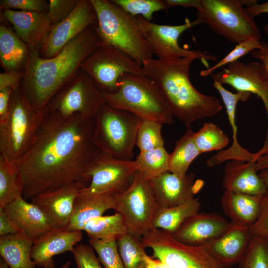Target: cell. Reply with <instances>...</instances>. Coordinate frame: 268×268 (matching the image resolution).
Masks as SVG:
<instances>
[{
  "instance_id": "obj_12",
  "label": "cell",
  "mask_w": 268,
  "mask_h": 268,
  "mask_svg": "<svg viewBox=\"0 0 268 268\" xmlns=\"http://www.w3.org/2000/svg\"><path fill=\"white\" fill-rule=\"evenodd\" d=\"M104 103L102 92L92 79L80 70L52 98L45 112L55 113L64 117L80 114L91 119L95 117Z\"/></svg>"
},
{
  "instance_id": "obj_22",
  "label": "cell",
  "mask_w": 268,
  "mask_h": 268,
  "mask_svg": "<svg viewBox=\"0 0 268 268\" xmlns=\"http://www.w3.org/2000/svg\"><path fill=\"white\" fill-rule=\"evenodd\" d=\"M2 17L12 25L15 33L30 51H40L53 27L47 12L5 10Z\"/></svg>"
},
{
  "instance_id": "obj_13",
  "label": "cell",
  "mask_w": 268,
  "mask_h": 268,
  "mask_svg": "<svg viewBox=\"0 0 268 268\" xmlns=\"http://www.w3.org/2000/svg\"><path fill=\"white\" fill-rule=\"evenodd\" d=\"M145 38L153 55L157 58H172L194 57L200 59L208 68V61H216L217 57L207 52L183 49L179 44L180 36L186 30L196 25L205 23L204 21L197 18L193 21L188 18L185 23L177 25L156 24L137 16Z\"/></svg>"
},
{
  "instance_id": "obj_2",
  "label": "cell",
  "mask_w": 268,
  "mask_h": 268,
  "mask_svg": "<svg viewBox=\"0 0 268 268\" xmlns=\"http://www.w3.org/2000/svg\"><path fill=\"white\" fill-rule=\"evenodd\" d=\"M96 26H90L51 58L28 50L20 89L38 114L44 116L52 98L80 70L82 62L102 43Z\"/></svg>"
},
{
  "instance_id": "obj_1",
  "label": "cell",
  "mask_w": 268,
  "mask_h": 268,
  "mask_svg": "<svg viewBox=\"0 0 268 268\" xmlns=\"http://www.w3.org/2000/svg\"><path fill=\"white\" fill-rule=\"evenodd\" d=\"M95 118L46 112L30 147L17 163L26 200L74 182L90 184L87 173L102 154L94 140Z\"/></svg>"
},
{
  "instance_id": "obj_33",
  "label": "cell",
  "mask_w": 268,
  "mask_h": 268,
  "mask_svg": "<svg viewBox=\"0 0 268 268\" xmlns=\"http://www.w3.org/2000/svg\"><path fill=\"white\" fill-rule=\"evenodd\" d=\"M23 182L17 166L0 154V206L23 197Z\"/></svg>"
},
{
  "instance_id": "obj_52",
  "label": "cell",
  "mask_w": 268,
  "mask_h": 268,
  "mask_svg": "<svg viewBox=\"0 0 268 268\" xmlns=\"http://www.w3.org/2000/svg\"><path fill=\"white\" fill-rule=\"evenodd\" d=\"M264 145L265 146V151L256 162L255 168L257 172L268 169V136H266Z\"/></svg>"
},
{
  "instance_id": "obj_41",
  "label": "cell",
  "mask_w": 268,
  "mask_h": 268,
  "mask_svg": "<svg viewBox=\"0 0 268 268\" xmlns=\"http://www.w3.org/2000/svg\"><path fill=\"white\" fill-rule=\"evenodd\" d=\"M261 46V41L256 39H250L238 43L235 48L224 58L216 64L201 71L200 75L206 76L211 74L215 70L225 65H228L238 60L250 52L259 49Z\"/></svg>"
},
{
  "instance_id": "obj_3",
  "label": "cell",
  "mask_w": 268,
  "mask_h": 268,
  "mask_svg": "<svg viewBox=\"0 0 268 268\" xmlns=\"http://www.w3.org/2000/svg\"><path fill=\"white\" fill-rule=\"evenodd\" d=\"M194 57L152 58L142 64L143 72L156 84L173 116L187 129L196 121L213 117L223 107L215 96L197 90L190 79Z\"/></svg>"
},
{
  "instance_id": "obj_16",
  "label": "cell",
  "mask_w": 268,
  "mask_h": 268,
  "mask_svg": "<svg viewBox=\"0 0 268 268\" xmlns=\"http://www.w3.org/2000/svg\"><path fill=\"white\" fill-rule=\"evenodd\" d=\"M212 77L222 85H229L237 92L253 93L261 99L268 117V75L262 64L258 62L245 64L238 60L228 64Z\"/></svg>"
},
{
  "instance_id": "obj_4",
  "label": "cell",
  "mask_w": 268,
  "mask_h": 268,
  "mask_svg": "<svg viewBox=\"0 0 268 268\" xmlns=\"http://www.w3.org/2000/svg\"><path fill=\"white\" fill-rule=\"evenodd\" d=\"M98 23L96 30L102 43L125 52L138 64L153 58L138 18L108 0H90Z\"/></svg>"
},
{
  "instance_id": "obj_21",
  "label": "cell",
  "mask_w": 268,
  "mask_h": 268,
  "mask_svg": "<svg viewBox=\"0 0 268 268\" xmlns=\"http://www.w3.org/2000/svg\"><path fill=\"white\" fill-rule=\"evenodd\" d=\"M149 180L158 204L161 207L185 202L194 197L202 186V182L195 180L193 173L180 177L167 171Z\"/></svg>"
},
{
  "instance_id": "obj_54",
  "label": "cell",
  "mask_w": 268,
  "mask_h": 268,
  "mask_svg": "<svg viewBox=\"0 0 268 268\" xmlns=\"http://www.w3.org/2000/svg\"><path fill=\"white\" fill-rule=\"evenodd\" d=\"M259 175L264 182L267 191L268 192V169L261 171Z\"/></svg>"
},
{
  "instance_id": "obj_7",
  "label": "cell",
  "mask_w": 268,
  "mask_h": 268,
  "mask_svg": "<svg viewBox=\"0 0 268 268\" xmlns=\"http://www.w3.org/2000/svg\"><path fill=\"white\" fill-rule=\"evenodd\" d=\"M43 116L35 112L20 88L13 90L7 116L0 124V154L16 165L33 143Z\"/></svg>"
},
{
  "instance_id": "obj_43",
  "label": "cell",
  "mask_w": 268,
  "mask_h": 268,
  "mask_svg": "<svg viewBox=\"0 0 268 268\" xmlns=\"http://www.w3.org/2000/svg\"><path fill=\"white\" fill-rule=\"evenodd\" d=\"M79 0H50L48 15L54 26L67 17L75 9Z\"/></svg>"
},
{
  "instance_id": "obj_15",
  "label": "cell",
  "mask_w": 268,
  "mask_h": 268,
  "mask_svg": "<svg viewBox=\"0 0 268 268\" xmlns=\"http://www.w3.org/2000/svg\"><path fill=\"white\" fill-rule=\"evenodd\" d=\"M97 16L90 0H79L73 11L53 26L43 43L39 54L43 58L58 55L71 40L90 26H97Z\"/></svg>"
},
{
  "instance_id": "obj_34",
  "label": "cell",
  "mask_w": 268,
  "mask_h": 268,
  "mask_svg": "<svg viewBox=\"0 0 268 268\" xmlns=\"http://www.w3.org/2000/svg\"><path fill=\"white\" fill-rule=\"evenodd\" d=\"M169 155L164 147L140 152L135 160L137 171L148 179L168 171Z\"/></svg>"
},
{
  "instance_id": "obj_39",
  "label": "cell",
  "mask_w": 268,
  "mask_h": 268,
  "mask_svg": "<svg viewBox=\"0 0 268 268\" xmlns=\"http://www.w3.org/2000/svg\"><path fill=\"white\" fill-rule=\"evenodd\" d=\"M238 268H268V243L253 236L249 248Z\"/></svg>"
},
{
  "instance_id": "obj_32",
  "label": "cell",
  "mask_w": 268,
  "mask_h": 268,
  "mask_svg": "<svg viewBox=\"0 0 268 268\" xmlns=\"http://www.w3.org/2000/svg\"><path fill=\"white\" fill-rule=\"evenodd\" d=\"M195 133L191 128L187 129L176 141L173 151L169 155V172L185 176L192 162L201 154L195 142Z\"/></svg>"
},
{
  "instance_id": "obj_24",
  "label": "cell",
  "mask_w": 268,
  "mask_h": 268,
  "mask_svg": "<svg viewBox=\"0 0 268 268\" xmlns=\"http://www.w3.org/2000/svg\"><path fill=\"white\" fill-rule=\"evenodd\" d=\"M256 162L232 160L228 162L222 181L225 191L254 196L265 195L266 187L256 170Z\"/></svg>"
},
{
  "instance_id": "obj_11",
  "label": "cell",
  "mask_w": 268,
  "mask_h": 268,
  "mask_svg": "<svg viewBox=\"0 0 268 268\" xmlns=\"http://www.w3.org/2000/svg\"><path fill=\"white\" fill-rule=\"evenodd\" d=\"M141 241L145 248L152 250L153 258L175 268H224L202 246L182 243L163 230H150Z\"/></svg>"
},
{
  "instance_id": "obj_25",
  "label": "cell",
  "mask_w": 268,
  "mask_h": 268,
  "mask_svg": "<svg viewBox=\"0 0 268 268\" xmlns=\"http://www.w3.org/2000/svg\"><path fill=\"white\" fill-rule=\"evenodd\" d=\"M18 228L34 241L53 229L42 211L36 205L21 197L3 207Z\"/></svg>"
},
{
  "instance_id": "obj_37",
  "label": "cell",
  "mask_w": 268,
  "mask_h": 268,
  "mask_svg": "<svg viewBox=\"0 0 268 268\" xmlns=\"http://www.w3.org/2000/svg\"><path fill=\"white\" fill-rule=\"evenodd\" d=\"M162 124L152 120H141L136 139L140 152L164 147L161 134Z\"/></svg>"
},
{
  "instance_id": "obj_48",
  "label": "cell",
  "mask_w": 268,
  "mask_h": 268,
  "mask_svg": "<svg viewBox=\"0 0 268 268\" xmlns=\"http://www.w3.org/2000/svg\"><path fill=\"white\" fill-rule=\"evenodd\" d=\"M264 31L268 38V41H261V47L251 52L253 58L258 60L263 66L268 75V24L265 25Z\"/></svg>"
},
{
  "instance_id": "obj_17",
  "label": "cell",
  "mask_w": 268,
  "mask_h": 268,
  "mask_svg": "<svg viewBox=\"0 0 268 268\" xmlns=\"http://www.w3.org/2000/svg\"><path fill=\"white\" fill-rule=\"evenodd\" d=\"M88 185L84 182H71L37 195L30 200V202L39 208L53 229L66 230L76 197L81 189Z\"/></svg>"
},
{
  "instance_id": "obj_42",
  "label": "cell",
  "mask_w": 268,
  "mask_h": 268,
  "mask_svg": "<svg viewBox=\"0 0 268 268\" xmlns=\"http://www.w3.org/2000/svg\"><path fill=\"white\" fill-rule=\"evenodd\" d=\"M1 10H13L24 12H45L49 8V1L45 0H1Z\"/></svg>"
},
{
  "instance_id": "obj_6",
  "label": "cell",
  "mask_w": 268,
  "mask_h": 268,
  "mask_svg": "<svg viewBox=\"0 0 268 268\" xmlns=\"http://www.w3.org/2000/svg\"><path fill=\"white\" fill-rule=\"evenodd\" d=\"M141 121L130 112L104 103L95 117V143L105 155L131 160Z\"/></svg>"
},
{
  "instance_id": "obj_47",
  "label": "cell",
  "mask_w": 268,
  "mask_h": 268,
  "mask_svg": "<svg viewBox=\"0 0 268 268\" xmlns=\"http://www.w3.org/2000/svg\"><path fill=\"white\" fill-rule=\"evenodd\" d=\"M22 232L0 206V237Z\"/></svg>"
},
{
  "instance_id": "obj_5",
  "label": "cell",
  "mask_w": 268,
  "mask_h": 268,
  "mask_svg": "<svg viewBox=\"0 0 268 268\" xmlns=\"http://www.w3.org/2000/svg\"><path fill=\"white\" fill-rule=\"evenodd\" d=\"M102 93L105 103L130 112L141 120L162 124L174 122L164 96L155 82L146 75L125 73L119 80L116 92Z\"/></svg>"
},
{
  "instance_id": "obj_45",
  "label": "cell",
  "mask_w": 268,
  "mask_h": 268,
  "mask_svg": "<svg viewBox=\"0 0 268 268\" xmlns=\"http://www.w3.org/2000/svg\"><path fill=\"white\" fill-rule=\"evenodd\" d=\"M252 236L260 237L268 243V192L264 196L260 215L250 226Z\"/></svg>"
},
{
  "instance_id": "obj_10",
  "label": "cell",
  "mask_w": 268,
  "mask_h": 268,
  "mask_svg": "<svg viewBox=\"0 0 268 268\" xmlns=\"http://www.w3.org/2000/svg\"><path fill=\"white\" fill-rule=\"evenodd\" d=\"M80 70L87 74L102 92L113 93L125 73L144 74L142 66L125 52L101 43L81 64Z\"/></svg>"
},
{
  "instance_id": "obj_49",
  "label": "cell",
  "mask_w": 268,
  "mask_h": 268,
  "mask_svg": "<svg viewBox=\"0 0 268 268\" xmlns=\"http://www.w3.org/2000/svg\"><path fill=\"white\" fill-rule=\"evenodd\" d=\"M13 90L12 88L0 90V124L3 123L7 116L10 97Z\"/></svg>"
},
{
  "instance_id": "obj_23",
  "label": "cell",
  "mask_w": 268,
  "mask_h": 268,
  "mask_svg": "<svg viewBox=\"0 0 268 268\" xmlns=\"http://www.w3.org/2000/svg\"><path fill=\"white\" fill-rule=\"evenodd\" d=\"M82 231L53 230L34 241L31 256L36 267L54 268L53 257L72 252L83 238Z\"/></svg>"
},
{
  "instance_id": "obj_38",
  "label": "cell",
  "mask_w": 268,
  "mask_h": 268,
  "mask_svg": "<svg viewBox=\"0 0 268 268\" xmlns=\"http://www.w3.org/2000/svg\"><path fill=\"white\" fill-rule=\"evenodd\" d=\"M134 16L151 21L155 12L168 9L164 0H110Z\"/></svg>"
},
{
  "instance_id": "obj_8",
  "label": "cell",
  "mask_w": 268,
  "mask_h": 268,
  "mask_svg": "<svg viewBox=\"0 0 268 268\" xmlns=\"http://www.w3.org/2000/svg\"><path fill=\"white\" fill-rule=\"evenodd\" d=\"M197 16L216 34L235 43L250 39L260 40L261 33L254 18L243 5L245 0H201Z\"/></svg>"
},
{
  "instance_id": "obj_19",
  "label": "cell",
  "mask_w": 268,
  "mask_h": 268,
  "mask_svg": "<svg viewBox=\"0 0 268 268\" xmlns=\"http://www.w3.org/2000/svg\"><path fill=\"white\" fill-rule=\"evenodd\" d=\"M230 226L231 222L217 213L199 212L187 219L171 235L187 245L203 246L220 237Z\"/></svg>"
},
{
  "instance_id": "obj_40",
  "label": "cell",
  "mask_w": 268,
  "mask_h": 268,
  "mask_svg": "<svg viewBox=\"0 0 268 268\" xmlns=\"http://www.w3.org/2000/svg\"><path fill=\"white\" fill-rule=\"evenodd\" d=\"M104 268H125L120 256L117 241L89 240Z\"/></svg>"
},
{
  "instance_id": "obj_18",
  "label": "cell",
  "mask_w": 268,
  "mask_h": 268,
  "mask_svg": "<svg viewBox=\"0 0 268 268\" xmlns=\"http://www.w3.org/2000/svg\"><path fill=\"white\" fill-rule=\"evenodd\" d=\"M213 86L218 91L226 108L228 120L232 130V143L227 149L219 151L206 161V165L212 167L227 160H237L244 162L256 161L265 151L262 148L257 153H252L243 148L239 143L237 138L238 128L236 124V108L239 101H246L251 93L237 92L233 93L225 89L222 85L214 80Z\"/></svg>"
},
{
  "instance_id": "obj_14",
  "label": "cell",
  "mask_w": 268,
  "mask_h": 268,
  "mask_svg": "<svg viewBox=\"0 0 268 268\" xmlns=\"http://www.w3.org/2000/svg\"><path fill=\"white\" fill-rule=\"evenodd\" d=\"M137 171L135 160H123L102 154L88 170L89 192L94 194L121 193L131 185Z\"/></svg>"
},
{
  "instance_id": "obj_27",
  "label": "cell",
  "mask_w": 268,
  "mask_h": 268,
  "mask_svg": "<svg viewBox=\"0 0 268 268\" xmlns=\"http://www.w3.org/2000/svg\"><path fill=\"white\" fill-rule=\"evenodd\" d=\"M264 195L254 196L225 191L221 198L222 207L231 222L251 226L260 215Z\"/></svg>"
},
{
  "instance_id": "obj_31",
  "label": "cell",
  "mask_w": 268,
  "mask_h": 268,
  "mask_svg": "<svg viewBox=\"0 0 268 268\" xmlns=\"http://www.w3.org/2000/svg\"><path fill=\"white\" fill-rule=\"evenodd\" d=\"M90 239L118 241L128 234L122 215L116 212L111 215L96 217L89 220L82 230Z\"/></svg>"
},
{
  "instance_id": "obj_26",
  "label": "cell",
  "mask_w": 268,
  "mask_h": 268,
  "mask_svg": "<svg viewBox=\"0 0 268 268\" xmlns=\"http://www.w3.org/2000/svg\"><path fill=\"white\" fill-rule=\"evenodd\" d=\"M115 208L114 195L92 193L85 187L75 198L72 213L66 230L82 231L91 219L103 215L105 211L115 210Z\"/></svg>"
},
{
  "instance_id": "obj_55",
  "label": "cell",
  "mask_w": 268,
  "mask_h": 268,
  "mask_svg": "<svg viewBox=\"0 0 268 268\" xmlns=\"http://www.w3.org/2000/svg\"><path fill=\"white\" fill-rule=\"evenodd\" d=\"M0 268H9L7 264L1 258L0 259Z\"/></svg>"
},
{
  "instance_id": "obj_28",
  "label": "cell",
  "mask_w": 268,
  "mask_h": 268,
  "mask_svg": "<svg viewBox=\"0 0 268 268\" xmlns=\"http://www.w3.org/2000/svg\"><path fill=\"white\" fill-rule=\"evenodd\" d=\"M28 48L14 31L4 23L0 24V61L4 71L24 69Z\"/></svg>"
},
{
  "instance_id": "obj_35",
  "label": "cell",
  "mask_w": 268,
  "mask_h": 268,
  "mask_svg": "<svg viewBox=\"0 0 268 268\" xmlns=\"http://www.w3.org/2000/svg\"><path fill=\"white\" fill-rule=\"evenodd\" d=\"M117 244L125 268H147L148 255L141 239L128 234L119 239Z\"/></svg>"
},
{
  "instance_id": "obj_46",
  "label": "cell",
  "mask_w": 268,
  "mask_h": 268,
  "mask_svg": "<svg viewBox=\"0 0 268 268\" xmlns=\"http://www.w3.org/2000/svg\"><path fill=\"white\" fill-rule=\"evenodd\" d=\"M24 74V69L0 72V90L6 88L19 89Z\"/></svg>"
},
{
  "instance_id": "obj_44",
  "label": "cell",
  "mask_w": 268,
  "mask_h": 268,
  "mask_svg": "<svg viewBox=\"0 0 268 268\" xmlns=\"http://www.w3.org/2000/svg\"><path fill=\"white\" fill-rule=\"evenodd\" d=\"M90 245L80 243L74 248L71 252L77 268H103Z\"/></svg>"
},
{
  "instance_id": "obj_20",
  "label": "cell",
  "mask_w": 268,
  "mask_h": 268,
  "mask_svg": "<svg viewBox=\"0 0 268 268\" xmlns=\"http://www.w3.org/2000/svg\"><path fill=\"white\" fill-rule=\"evenodd\" d=\"M252 236L250 226L231 222L230 228L224 233L202 247L224 268H229L242 260Z\"/></svg>"
},
{
  "instance_id": "obj_29",
  "label": "cell",
  "mask_w": 268,
  "mask_h": 268,
  "mask_svg": "<svg viewBox=\"0 0 268 268\" xmlns=\"http://www.w3.org/2000/svg\"><path fill=\"white\" fill-rule=\"evenodd\" d=\"M34 240L23 232L0 237V255L9 268H36L31 256Z\"/></svg>"
},
{
  "instance_id": "obj_56",
  "label": "cell",
  "mask_w": 268,
  "mask_h": 268,
  "mask_svg": "<svg viewBox=\"0 0 268 268\" xmlns=\"http://www.w3.org/2000/svg\"><path fill=\"white\" fill-rule=\"evenodd\" d=\"M71 262L69 261L66 262L65 264H64L61 267H60L59 268H69L70 266Z\"/></svg>"
},
{
  "instance_id": "obj_30",
  "label": "cell",
  "mask_w": 268,
  "mask_h": 268,
  "mask_svg": "<svg viewBox=\"0 0 268 268\" xmlns=\"http://www.w3.org/2000/svg\"><path fill=\"white\" fill-rule=\"evenodd\" d=\"M200 206V201L194 197L177 206L159 207L152 219V229L163 230L172 234L187 219L198 213Z\"/></svg>"
},
{
  "instance_id": "obj_51",
  "label": "cell",
  "mask_w": 268,
  "mask_h": 268,
  "mask_svg": "<svg viewBox=\"0 0 268 268\" xmlns=\"http://www.w3.org/2000/svg\"><path fill=\"white\" fill-rule=\"evenodd\" d=\"M244 8L249 15L254 18L261 14L268 13V1L262 3H258L257 2Z\"/></svg>"
},
{
  "instance_id": "obj_50",
  "label": "cell",
  "mask_w": 268,
  "mask_h": 268,
  "mask_svg": "<svg viewBox=\"0 0 268 268\" xmlns=\"http://www.w3.org/2000/svg\"><path fill=\"white\" fill-rule=\"evenodd\" d=\"M168 8L175 6L191 7L201 11V0H164Z\"/></svg>"
},
{
  "instance_id": "obj_9",
  "label": "cell",
  "mask_w": 268,
  "mask_h": 268,
  "mask_svg": "<svg viewBox=\"0 0 268 268\" xmlns=\"http://www.w3.org/2000/svg\"><path fill=\"white\" fill-rule=\"evenodd\" d=\"M114 196L115 210L123 216L128 234L141 239L152 229V219L159 207L149 179L137 171L130 187Z\"/></svg>"
},
{
  "instance_id": "obj_36",
  "label": "cell",
  "mask_w": 268,
  "mask_h": 268,
  "mask_svg": "<svg viewBox=\"0 0 268 268\" xmlns=\"http://www.w3.org/2000/svg\"><path fill=\"white\" fill-rule=\"evenodd\" d=\"M195 143L201 154L214 150H222L229 143L223 131L212 123H205L195 133Z\"/></svg>"
},
{
  "instance_id": "obj_53",
  "label": "cell",
  "mask_w": 268,
  "mask_h": 268,
  "mask_svg": "<svg viewBox=\"0 0 268 268\" xmlns=\"http://www.w3.org/2000/svg\"><path fill=\"white\" fill-rule=\"evenodd\" d=\"M147 268H175L157 259H154L153 257L149 256L147 257Z\"/></svg>"
}]
</instances>
